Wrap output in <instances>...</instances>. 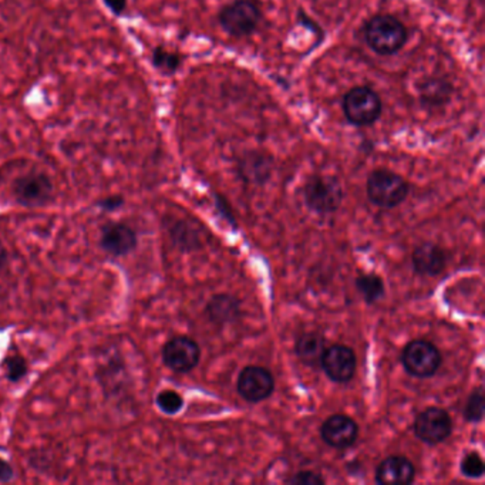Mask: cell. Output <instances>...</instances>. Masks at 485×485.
Instances as JSON below:
<instances>
[{
  "mask_svg": "<svg viewBox=\"0 0 485 485\" xmlns=\"http://www.w3.org/2000/svg\"><path fill=\"white\" fill-rule=\"evenodd\" d=\"M364 37L371 51L382 56H392L406 44L407 30L396 18L376 16L366 25Z\"/></svg>",
  "mask_w": 485,
  "mask_h": 485,
  "instance_id": "cell-1",
  "label": "cell"
},
{
  "mask_svg": "<svg viewBox=\"0 0 485 485\" xmlns=\"http://www.w3.org/2000/svg\"><path fill=\"white\" fill-rule=\"evenodd\" d=\"M409 194V184L403 177L387 170L373 171L368 179V196L371 203L380 208L397 207Z\"/></svg>",
  "mask_w": 485,
  "mask_h": 485,
  "instance_id": "cell-2",
  "label": "cell"
},
{
  "mask_svg": "<svg viewBox=\"0 0 485 485\" xmlns=\"http://www.w3.org/2000/svg\"><path fill=\"white\" fill-rule=\"evenodd\" d=\"M382 100L375 90L359 86L349 90L343 100V111L352 124L370 125L382 115Z\"/></svg>",
  "mask_w": 485,
  "mask_h": 485,
  "instance_id": "cell-3",
  "label": "cell"
},
{
  "mask_svg": "<svg viewBox=\"0 0 485 485\" xmlns=\"http://www.w3.org/2000/svg\"><path fill=\"white\" fill-rule=\"evenodd\" d=\"M261 11L252 0H235L219 13V23L234 37L250 36L261 22Z\"/></svg>",
  "mask_w": 485,
  "mask_h": 485,
  "instance_id": "cell-4",
  "label": "cell"
},
{
  "mask_svg": "<svg viewBox=\"0 0 485 485\" xmlns=\"http://www.w3.org/2000/svg\"><path fill=\"white\" fill-rule=\"evenodd\" d=\"M12 193L15 196L16 203L23 207H44L53 200V181L44 172H29L15 179Z\"/></svg>",
  "mask_w": 485,
  "mask_h": 485,
  "instance_id": "cell-5",
  "label": "cell"
},
{
  "mask_svg": "<svg viewBox=\"0 0 485 485\" xmlns=\"http://www.w3.org/2000/svg\"><path fill=\"white\" fill-rule=\"evenodd\" d=\"M307 207L318 214L335 212L343 200L339 181L330 177H314L305 187Z\"/></svg>",
  "mask_w": 485,
  "mask_h": 485,
  "instance_id": "cell-6",
  "label": "cell"
},
{
  "mask_svg": "<svg viewBox=\"0 0 485 485\" xmlns=\"http://www.w3.org/2000/svg\"><path fill=\"white\" fill-rule=\"evenodd\" d=\"M403 364L414 378H432L441 364V354L433 343L413 340L404 347Z\"/></svg>",
  "mask_w": 485,
  "mask_h": 485,
  "instance_id": "cell-7",
  "label": "cell"
},
{
  "mask_svg": "<svg viewBox=\"0 0 485 485\" xmlns=\"http://www.w3.org/2000/svg\"><path fill=\"white\" fill-rule=\"evenodd\" d=\"M201 349L195 340L177 336L163 347V362L175 373H188L200 362Z\"/></svg>",
  "mask_w": 485,
  "mask_h": 485,
  "instance_id": "cell-8",
  "label": "cell"
},
{
  "mask_svg": "<svg viewBox=\"0 0 485 485\" xmlns=\"http://www.w3.org/2000/svg\"><path fill=\"white\" fill-rule=\"evenodd\" d=\"M453 423L449 413L439 407H428L418 414L414 421V433L421 441L427 444H439L451 434Z\"/></svg>",
  "mask_w": 485,
  "mask_h": 485,
  "instance_id": "cell-9",
  "label": "cell"
},
{
  "mask_svg": "<svg viewBox=\"0 0 485 485\" xmlns=\"http://www.w3.org/2000/svg\"><path fill=\"white\" fill-rule=\"evenodd\" d=\"M236 389L247 402L259 403L262 400L268 399L274 393L275 380L268 369L248 366L241 371Z\"/></svg>",
  "mask_w": 485,
  "mask_h": 485,
  "instance_id": "cell-10",
  "label": "cell"
},
{
  "mask_svg": "<svg viewBox=\"0 0 485 485\" xmlns=\"http://www.w3.org/2000/svg\"><path fill=\"white\" fill-rule=\"evenodd\" d=\"M356 354L345 345H333L325 350L321 366L326 376L336 383H347L356 373Z\"/></svg>",
  "mask_w": 485,
  "mask_h": 485,
  "instance_id": "cell-11",
  "label": "cell"
},
{
  "mask_svg": "<svg viewBox=\"0 0 485 485\" xmlns=\"http://www.w3.org/2000/svg\"><path fill=\"white\" fill-rule=\"evenodd\" d=\"M139 238L131 227L122 222H110L101 229L100 247L111 257L122 258L136 250Z\"/></svg>",
  "mask_w": 485,
  "mask_h": 485,
  "instance_id": "cell-12",
  "label": "cell"
},
{
  "mask_svg": "<svg viewBox=\"0 0 485 485\" xmlns=\"http://www.w3.org/2000/svg\"><path fill=\"white\" fill-rule=\"evenodd\" d=\"M359 435L356 421L345 414H335L322 425V439L333 449L354 446Z\"/></svg>",
  "mask_w": 485,
  "mask_h": 485,
  "instance_id": "cell-13",
  "label": "cell"
},
{
  "mask_svg": "<svg viewBox=\"0 0 485 485\" xmlns=\"http://www.w3.org/2000/svg\"><path fill=\"white\" fill-rule=\"evenodd\" d=\"M416 470L406 457L393 456L386 458L376 471V481L385 485H406L413 482Z\"/></svg>",
  "mask_w": 485,
  "mask_h": 485,
  "instance_id": "cell-14",
  "label": "cell"
},
{
  "mask_svg": "<svg viewBox=\"0 0 485 485\" xmlns=\"http://www.w3.org/2000/svg\"><path fill=\"white\" fill-rule=\"evenodd\" d=\"M413 265L414 269L420 275H439L446 266V255L442 252L441 248L437 247L434 243H421L420 247L414 250Z\"/></svg>",
  "mask_w": 485,
  "mask_h": 485,
  "instance_id": "cell-15",
  "label": "cell"
},
{
  "mask_svg": "<svg viewBox=\"0 0 485 485\" xmlns=\"http://www.w3.org/2000/svg\"><path fill=\"white\" fill-rule=\"evenodd\" d=\"M207 314L217 325H225L238 318L239 302L231 295H217L208 302Z\"/></svg>",
  "mask_w": 485,
  "mask_h": 485,
  "instance_id": "cell-16",
  "label": "cell"
},
{
  "mask_svg": "<svg viewBox=\"0 0 485 485\" xmlns=\"http://www.w3.org/2000/svg\"><path fill=\"white\" fill-rule=\"evenodd\" d=\"M325 350V340L318 333H305L297 343L298 356L307 366L321 364Z\"/></svg>",
  "mask_w": 485,
  "mask_h": 485,
  "instance_id": "cell-17",
  "label": "cell"
},
{
  "mask_svg": "<svg viewBox=\"0 0 485 485\" xmlns=\"http://www.w3.org/2000/svg\"><path fill=\"white\" fill-rule=\"evenodd\" d=\"M356 286L363 299L370 305L378 302L385 295L383 279L380 276L375 275V274L359 276L356 281Z\"/></svg>",
  "mask_w": 485,
  "mask_h": 485,
  "instance_id": "cell-18",
  "label": "cell"
},
{
  "mask_svg": "<svg viewBox=\"0 0 485 485\" xmlns=\"http://www.w3.org/2000/svg\"><path fill=\"white\" fill-rule=\"evenodd\" d=\"M151 63L158 72L172 75L181 66V58L179 54L165 51L164 47L158 46L157 49H154Z\"/></svg>",
  "mask_w": 485,
  "mask_h": 485,
  "instance_id": "cell-19",
  "label": "cell"
},
{
  "mask_svg": "<svg viewBox=\"0 0 485 485\" xmlns=\"http://www.w3.org/2000/svg\"><path fill=\"white\" fill-rule=\"evenodd\" d=\"M2 366H4V376L12 383L20 382L29 371V366H28L25 357L18 354H12L4 357Z\"/></svg>",
  "mask_w": 485,
  "mask_h": 485,
  "instance_id": "cell-20",
  "label": "cell"
},
{
  "mask_svg": "<svg viewBox=\"0 0 485 485\" xmlns=\"http://www.w3.org/2000/svg\"><path fill=\"white\" fill-rule=\"evenodd\" d=\"M155 403H157L158 409L163 413L174 416V414L181 411L182 406H184V399L175 390H163V392L158 393Z\"/></svg>",
  "mask_w": 485,
  "mask_h": 485,
  "instance_id": "cell-21",
  "label": "cell"
},
{
  "mask_svg": "<svg viewBox=\"0 0 485 485\" xmlns=\"http://www.w3.org/2000/svg\"><path fill=\"white\" fill-rule=\"evenodd\" d=\"M484 392H482V387H478L477 390L471 393L467 406L464 410V416L471 423H480L484 417Z\"/></svg>",
  "mask_w": 485,
  "mask_h": 485,
  "instance_id": "cell-22",
  "label": "cell"
},
{
  "mask_svg": "<svg viewBox=\"0 0 485 485\" xmlns=\"http://www.w3.org/2000/svg\"><path fill=\"white\" fill-rule=\"evenodd\" d=\"M461 473L464 477L481 478L484 475V461L478 453H468L461 461Z\"/></svg>",
  "mask_w": 485,
  "mask_h": 485,
  "instance_id": "cell-23",
  "label": "cell"
},
{
  "mask_svg": "<svg viewBox=\"0 0 485 485\" xmlns=\"http://www.w3.org/2000/svg\"><path fill=\"white\" fill-rule=\"evenodd\" d=\"M286 482L299 485H318L325 484V478L322 477L318 473H314V471H300L290 480H286Z\"/></svg>",
  "mask_w": 485,
  "mask_h": 485,
  "instance_id": "cell-24",
  "label": "cell"
},
{
  "mask_svg": "<svg viewBox=\"0 0 485 485\" xmlns=\"http://www.w3.org/2000/svg\"><path fill=\"white\" fill-rule=\"evenodd\" d=\"M124 203V198L122 195H110L104 198V200L99 201L97 207H100L106 212H115V211L120 210Z\"/></svg>",
  "mask_w": 485,
  "mask_h": 485,
  "instance_id": "cell-25",
  "label": "cell"
},
{
  "mask_svg": "<svg viewBox=\"0 0 485 485\" xmlns=\"http://www.w3.org/2000/svg\"><path fill=\"white\" fill-rule=\"evenodd\" d=\"M15 478V470L12 467V464L4 458H0V484L11 482Z\"/></svg>",
  "mask_w": 485,
  "mask_h": 485,
  "instance_id": "cell-26",
  "label": "cell"
},
{
  "mask_svg": "<svg viewBox=\"0 0 485 485\" xmlns=\"http://www.w3.org/2000/svg\"><path fill=\"white\" fill-rule=\"evenodd\" d=\"M103 4L115 16H122L127 9V0H103Z\"/></svg>",
  "mask_w": 485,
  "mask_h": 485,
  "instance_id": "cell-27",
  "label": "cell"
},
{
  "mask_svg": "<svg viewBox=\"0 0 485 485\" xmlns=\"http://www.w3.org/2000/svg\"><path fill=\"white\" fill-rule=\"evenodd\" d=\"M9 262V255L8 250H6V248L0 243V274L4 272V269L6 268V265H8Z\"/></svg>",
  "mask_w": 485,
  "mask_h": 485,
  "instance_id": "cell-28",
  "label": "cell"
}]
</instances>
